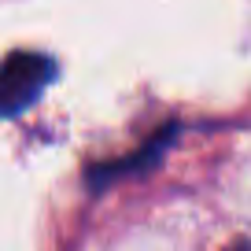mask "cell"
<instances>
[{
	"mask_svg": "<svg viewBox=\"0 0 251 251\" xmlns=\"http://www.w3.org/2000/svg\"><path fill=\"white\" fill-rule=\"evenodd\" d=\"M55 81V63L45 52H11L0 63V118H15L41 100Z\"/></svg>",
	"mask_w": 251,
	"mask_h": 251,
	"instance_id": "1",
	"label": "cell"
},
{
	"mask_svg": "<svg viewBox=\"0 0 251 251\" xmlns=\"http://www.w3.org/2000/svg\"><path fill=\"white\" fill-rule=\"evenodd\" d=\"M166 141H170V133L166 137H155V141L148 144V148H141L137 155H126L129 163H118V166H96L93 174H89V181L93 185H107V181H115L118 174H129V170H144V166H151L159 155L166 151Z\"/></svg>",
	"mask_w": 251,
	"mask_h": 251,
	"instance_id": "2",
	"label": "cell"
},
{
	"mask_svg": "<svg viewBox=\"0 0 251 251\" xmlns=\"http://www.w3.org/2000/svg\"><path fill=\"white\" fill-rule=\"evenodd\" d=\"M229 251H248V244H244V240H236V244H233Z\"/></svg>",
	"mask_w": 251,
	"mask_h": 251,
	"instance_id": "3",
	"label": "cell"
}]
</instances>
